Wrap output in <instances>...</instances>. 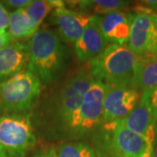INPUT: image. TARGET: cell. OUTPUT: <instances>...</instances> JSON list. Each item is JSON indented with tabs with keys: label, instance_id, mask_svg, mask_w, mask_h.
I'll list each match as a JSON object with an SVG mask.
<instances>
[{
	"label": "cell",
	"instance_id": "d6986e66",
	"mask_svg": "<svg viewBox=\"0 0 157 157\" xmlns=\"http://www.w3.org/2000/svg\"><path fill=\"white\" fill-rule=\"evenodd\" d=\"M56 152L57 157H96L94 147L81 141L64 143Z\"/></svg>",
	"mask_w": 157,
	"mask_h": 157
},
{
	"label": "cell",
	"instance_id": "ba28073f",
	"mask_svg": "<svg viewBox=\"0 0 157 157\" xmlns=\"http://www.w3.org/2000/svg\"><path fill=\"white\" fill-rule=\"evenodd\" d=\"M140 91L131 86L105 85L102 122L120 121L126 118L138 105Z\"/></svg>",
	"mask_w": 157,
	"mask_h": 157
},
{
	"label": "cell",
	"instance_id": "52a82bcc",
	"mask_svg": "<svg viewBox=\"0 0 157 157\" xmlns=\"http://www.w3.org/2000/svg\"><path fill=\"white\" fill-rule=\"evenodd\" d=\"M41 93V82L29 70H23L0 83V102L7 112L25 113L33 107Z\"/></svg>",
	"mask_w": 157,
	"mask_h": 157
},
{
	"label": "cell",
	"instance_id": "6da1fadb",
	"mask_svg": "<svg viewBox=\"0 0 157 157\" xmlns=\"http://www.w3.org/2000/svg\"><path fill=\"white\" fill-rule=\"evenodd\" d=\"M96 157H152L154 145L120 121L102 122L92 134Z\"/></svg>",
	"mask_w": 157,
	"mask_h": 157
},
{
	"label": "cell",
	"instance_id": "484cf974",
	"mask_svg": "<svg viewBox=\"0 0 157 157\" xmlns=\"http://www.w3.org/2000/svg\"><path fill=\"white\" fill-rule=\"evenodd\" d=\"M152 16H153V17H154V19H155V24H156V25H157V14L152 13Z\"/></svg>",
	"mask_w": 157,
	"mask_h": 157
},
{
	"label": "cell",
	"instance_id": "e0dca14e",
	"mask_svg": "<svg viewBox=\"0 0 157 157\" xmlns=\"http://www.w3.org/2000/svg\"><path fill=\"white\" fill-rule=\"evenodd\" d=\"M71 5L78 6L80 12L86 13L88 11L95 13V15L107 14L115 11H121L128 5V2L121 0H94V1H76L70 2Z\"/></svg>",
	"mask_w": 157,
	"mask_h": 157
},
{
	"label": "cell",
	"instance_id": "2e32d148",
	"mask_svg": "<svg viewBox=\"0 0 157 157\" xmlns=\"http://www.w3.org/2000/svg\"><path fill=\"white\" fill-rule=\"evenodd\" d=\"M65 6V2L62 1H44V0H36L32 1L25 10L28 15L32 26L33 30L37 33L39 31V25L45 17L48 15L50 11H53L54 9Z\"/></svg>",
	"mask_w": 157,
	"mask_h": 157
},
{
	"label": "cell",
	"instance_id": "9c48e42d",
	"mask_svg": "<svg viewBox=\"0 0 157 157\" xmlns=\"http://www.w3.org/2000/svg\"><path fill=\"white\" fill-rule=\"evenodd\" d=\"M128 47L138 56L157 51V25L151 14H133Z\"/></svg>",
	"mask_w": 157,
	"mask_h": 157
},
{
	"label": "cell",
	"instance_id": "44dd1931",
	"mask_svg": "<svg viewBox=\"0 0 157 157\" xmlns=\"http://www.w3.org/2000/svg\"><path fill=\"white\" fill-rule=\"evenodd\" d=\"M13 40L14 39L9 32L0 30V50L12 44Z\"/></svg>",
	"mask_w": 157,
	"mask_h": 157
},
{
	"label": "cell",
	"instance_id": "5bb4252c",
	"mask_svg": "<svg viewBox=\"0 0 157 157\" xmlns=\"http://www.w3.org/2000/svg\"><path fill=\"white\" fill-rule=\"evenodd\" d=\"M132 16L133 14L123 11H115L102 17L101 32L108 45H125L128 43Z\"/></svg>",
	"mask_w": 157,
	"mask_h": 157
},
{
	"label": "cell",
	"instance_id": "cb8c5ba5",
	"mask_svg": "<svg viewBox=\"0 0 157 157\" xmlns=\"http://www.w3.org/2000/svg\"><path fill=\"white\" fill-rule=\"evenodd\" d=\"M7 6L11 7H17V9L26 8L32 3L31 0H9L5 2Z\"/></svg>",
	"mask_w": 157,
	"mask_h": 157
},
{
	"label": "cell",
	"instance_id": "8992f818",
	"mask_svg": "<svg viewBox=\"0 0 157 157\" xmlns=\"http://www.w3.org/2000/svg\"><path fill=\"white\" fill-rule=\"evenodd\" d=\"M105 84L94 80L68 124L66 137L78 139L93 134L102 123Z\"/></svg>",
	"mask_w": 157,
	"mask_h": 157
},
{
	"label": "cell",
	"instance_id": "7402d4cb",
	"mask_svg": "<svg viewBox=\"0 0 157 157\" xmlns=\"http://www.w3.org/2000/svg\"><path fill=\"white\" fill-rule=\"evenodd\" d=\"M148 101H149V105L151 107L153 113L157 119V87L155 89L149 92Z\"/></svg>",
	"mask_w": 157,
	"mask_h": 157
},
{
	"label": "cell",
	"instance_id": "7a4b0ae2",
	"mask_svg": "<svg viewBox=\"0 0 157 157\" xmlns=\"http://www.w3.org/2000/svg\"><path fill=\"white\" fill-rule=\"evenodd\" d=\"M28 70L41 84L50 85L66 67L65 50L58 34L49 29L39 30L28 43Z\"/></svg>",
	"mask_w": 157,
	"mask_h": 157
},
{
	"label": "cell",
	"instance_id": "83f0119b",
	"mask_svg": "<svg viewBox=\"0 0 157 157\" xmlns=\"http://www.w3.org/2000/svg\"><path fill=\"white\" fill-rule=\"evenodd\" d=\"M0 111H1V105H0Z\"/></svg>",
	"mask_w": 157,
	"mask_h": 157
},
{
	"label": "cell",
	"instance_id": "30bf717a",
	"mask_svg": "<svg viewBox=\"0 0 157 157\" xmlns=\"http://www.w3.org/2000/svg\"><path fill=\"white\" fill-rule=\"evenodd\" d=\"M148 95L149 92L141 93L138 105L120 121L126 128L143 137L155 146L157 141V119L149 105Z\"/></svg>",
	"mask_w": 157,
	"mask_h": 157
},
{
	"label": "cell",
	"instance_id": "ac0fdd59",
	"mask_svg": "<svg viewBox=\"0 0 157 157\" xmlns=\"http://www.w3.org/2000/svg\"><path fill=\"white\" fill-rule=\"evenodd\" d=\"M9 33L14 39L33 37L36 33L25 8L17 9L10 13Z\"/></svg>",
	"mask_w": 157,
	"mask_h": 157
},
{
	"label": "cell",
	"instance_id": "3957f363",
	"mask_svg": "<svg viewBox=\"0 0 157 157\" xmlns=\"http://www.w3.org/2000/svg\"><path fill=\"white\" fill-rule=\"evenodd\" d=\"M94 80L89 71L81 69L51 98L46 107V124L52 134L66 137L70 119Z\"/></svg>",
	"mask_w": 157,
	"mask_h": 157
},
{
	"label": "cell",
	"instance_id": "8fae6325",
	"mask_svg": "<svg viewBox=\"0 0 157 157\" xmlns=\"http://www.w3.org/2000/svg\"><path fill=\"white\" fill-rule=\"evenodd\" d=\"M92 15L72 11L62 6L52 11L50 19L58 28L63 40L75 43L88 25Z\"/></svg>",
	"mask_w": 157,
	"mask_h": 157
},
{
	"label": "cell",
	"instance_id": "277c9868",
	"mask_svg": "<svg viewBox=\"0 0 157 157\" xmlns=\"http://www.w3.org/2000/svg\"><path fill=\"white\" fill-rule=\"evenodd\" d=\"M139 56L128 45L111 44L90 61L89 72L103 84L131 86Z\"/></svg>",
	"mask_w": 157,
	"mask_h": 157
},
{
	"label": "cell",
	"instance_id": "7c38bea8",
	"mask_svg": "<svg viewBox=\"0 0 157 157\" xmlns=\"http://www.w3.org/2000/svg\"><path fill=\"white\" fill-rule=\"evenodd\" d=\"M101 22L102 16L93 14L84 33L74 43V50L80 61L93 60L108 45L101 32Z\"/></svg>",
	"mask_w": 157,
	"mask_h": 157
},
{
	"label": "cell",
	"instance_id": "d4e9b609",
	"mask_svg": "<svg viewBox=\"0 0 157 157\" xmlns=\"http://www.w3.org/2000/svg\"><path fill=\"white\" fill-rule=\"evenodd\" d=\"M152 157H157V141L156 143L155 144V147H154V151H153Z\"/></svg>",
	"mask_w": 157,
	"mask_h": 157
},
{
	"label": "cell",
	"instance_id": "4fadbf2b",
	"mask_svg": "<svg viewBox=\"0 0 157 157\" xmlns=\"http://www.w3.org/2000/svg\"><path fill=\"white\" fill-rule=\"evenodd\" d=\"M28 44L14 42L0 50V81L4 82L28 66Z\"/></svg>",
	"mask_w": 157,
	"mask_h": 157
},
{
	"label": "cell",
	"instance_id": "5b68a950",
	"mask_svg": "<svg viewBox=\"0 0 157 157\" xmlns=\"http://www.w3.org/2000/svg\"><path fill=\"white\" fill-rule=\"evenodd\" d=\"M28 113H11L0 117V157H26L35 145Z\"/></svg>",
	"mask_w": 157,
	"mask_h": 157
},
{
	"label": "cell",
	"instance_id": "4316f807",
	"mask_svg": "<svg viewBox=\"0 0 157 157\" xmlns=\"http://www.w3.org/2000/svg\"><path fill=\"white\" fill-rule=\"evenodd\" d=\"M152 55H153V56L155 57V59H157V51H156V52H154V53H153Z\"/></svg>",
	"mask_w": 157,
	"mask_h": 157
},
{
	"label": "cell",
	"instance_id": "f1b7e54d",
	"mask_svg": "<svg viewBox=\"0 0 157 157\" xmlns=\"http://www.w3.org/2000/svg\"><path fill=\"white\" fill-rule=\"evenodd\" d=\"M0 105H1V102H0Z\"/></svg>",
	"mask_w": 157,
	"mask_h": 157
},
{
	"label": "cell",
	"instance_id": "603a6c76",
	"mask_svg": "<svg viewBox=\"0 0 157 157\" xmlns=\"http://www.w3.org/2000/svg\"><path fill=\"white\" fill-rule=\"evenodd\" d=\"M33 157H57L56 149L53 147H48L37 152Z\"/></svg>",
	"mask_w": 157,
	"mask_h": 157
},
{
	"label": "cell",
	"instance_id": "ffe728a7",
	"mask_svg": "<svg viewBox=\"0 0 157 157\" xmlns=\"http://www.w3.org/2000/svg\"><path fill=\"white\" fill-rule=\"evenodd\" d=\"M10 25V13L0 2V30L6 31Z\"/></svg>",
	"mask_w": 157,
	"mask_h": 157
},
{
	"label": "cell",
	"instance_id": "9a60e30c",
	"mask_svg": "<svg viewBox=\"0 0 157 157\" xmlns=\"http://www.w3.org/2000/svg\"><path fill=\"white\" fill-rule=\"evenodd\" d=\"M132 86L141 93L150 92L157 87V59L152 54L139 56Z\"/></svg>",
	"mask_w": 157,
	"mask_h": 157
}]
</instances>
